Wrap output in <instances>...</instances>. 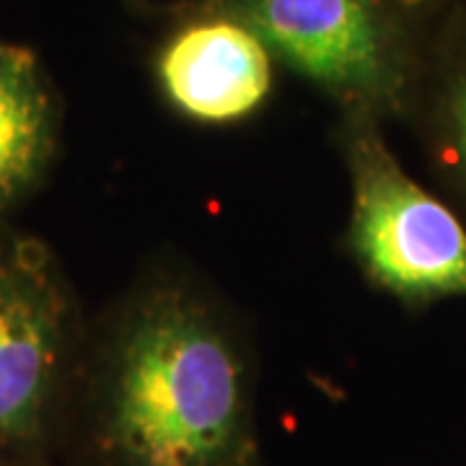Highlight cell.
Masks as SVG:
<instances>
[{"mask_svg": "<svg viewBox=\"0 0 466 466\" xmlns=\"http://www.w3.org/2000/svg\"><path fill=\"white\" fill-rule=\"evenodd\" d=\"M66 438L81 466H262L244 342L195 293L150 290L81 348Z\"/></svg>", "mask_w": 466, "mask_h": 466, "instance_id": "cell-1", "label": "cell"}, {"mask_svg": "<svg viewBox=\"0 0 466 466\" xmlns=\"http://www.w3.org/2000/svg\"><path fill=\"white\" fill-rule=\"evenodd\" d=\"M81 348L52 251L32 236H0V453L45 466L60 446Z\"/></svg>", "mask_w": 466, "mask_h": 466, "instance_id": "cell-2", "label": "cell"}, {"mask_svg": "<svg viewBox=\"0 0 466 466\" xmlns=\"http://www.w3.org/2000/svg\"><path fill=\"white\" fill-rule=\"evenodd\" d=\"M262 36L275 60L327 91L350 115L415 109L422 57L391 0H220Z\"/></svg>", "mask_w": 466, "mask_h": 466, "instance_id": "cell-3", "label": "cell"}, {"mask_svg": "<svg viewBox=\"0 0 466 466\" xmlns=\"http://www.w3.org/2000/svg\"><path fill=\"white\" fill-rule=\"evenodd\" d=\"M352 220L350 244L368 280L407 309L466 299V226L404 171L379 119L350 115L345 127Z\"/></svg>", "mask_w": 466, "mask_h": 466, "instance_id": "cell-4", "label": "cell"}, {"mask_svg": "<svg viewBox=\"0 0 466 466\" xmlns=\"http://www.w3.org/2000/svg\"><path fill=\"white\" fill-rule=\"evenodd\" d=\"M272 52L228 11L179 26L164 42L156 76L171 106L208 125L244 119L272 88Z\"/></svg>", "mask_w": 466, "mask_h": 466, "instance_id": "cell-5", "label": "cell"}, {"mask_svg": "<svg viewBox=\"0 0 466 466\" xmlns=\"http://www.w3.org/2000/svg\"><path fill=\"white\" fill-rule=\"evenodd\" d=\"M60 137V109L36 55L0 42V216L47 177Z\"/></svg>", "mask_w": 466, "mask_h": 466, "instance_id": "cell-6", "label": "cell"}, {"mask_svg": "<svg viewBox=\"0 0 466 466\" xmlns=\"http://www.w3.org/2000/svg\"><path fill=\"white\" fill-rule=\"evenodd\" d=\"M417 99H425L435 161L466 200V24L446 39L433 76L422 73Z\"/></svg>", "mask_w": 466, "mask_h": 466, "instance_id": "cell-7", "label": "cell"}, {"mask_svg": "<svg viewBox=\"0 0 466 466\" xmlns=\"http://www.w3.org/2000/svg\"><path fill=\"white\" fill-rule=\"evenodd\" d=\"M391 3L404 8V11H412V8H425V5H431L435 0H391Z\"/></svg>", "mask_w": 466, "mask_h": 466, "instance_id": "cell-8", "label": "cell"}, {"mask_svg": "<svg viewBox=\"0 0 466 466\" xmlns=\"http://www.w3.org/2000/svg\"><path fill=\"white\" fill-rule=\"evenodd\" d=\"M0 466H26L21 464V461H16L14 456H8V453H0Z\"/></svg>", "mask_w": 466, "mask_h": 466, "instance_id": "cell-9", "label": "cell"}]
</instances>
